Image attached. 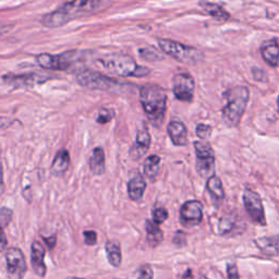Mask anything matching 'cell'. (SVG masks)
<instances>
[{
    "mask_svg": "<svg viewBox=\"0 0 279 279\" xmlns=\"http://www.w3.org/2000/svg\"><path fill=\"white\" fill-rule=\"evenodd\" d=\"M110 5L111 3L100 2V0H75V2L64 3L56 10L45 14L42 23L46 27H59L82 15L105 10Z\"/></svg>",
    "mask_w": 279,
    "mask_h": 279,
    "instance_id": "obj_1",
    "label": "cell"
},
{
    "mask_svg": "<svg viewBox=\"0 0 279 279\" xmlns=\"http://www.w3.org/2000/svg\"><path fill=\"white\" fill-rule=\"evenodd\" d=\"M140 102L152 125L157 128L160 127L167 108V92L165 89L156 84L144 85L140 90Z\"/></svg>",
    "mask_w": 279,
    "mask_h": 279,
    "instance_id": "obj_2",
    "label": "cell"
},
{
    "mask_svg": "<svg viewBox=\"0 0 279 279\" xmlns=\"http://www.w3.org/2000/svg\"><path fill=\"white\" fill-rule=\"evenodd\" d=\"M226 104L222 107V120L228 127H237L241 121L250 99V91L243 85L231 88L225 92Z\"/></svg>",
    "mask_w": 279,
    "mask_h": 279,
    "instance_id": "obj_3",
    "label": "cell"
},
{
    "mask_svg": "<svg viewBox=\"0 0 279 279\" xmlns=\"http://www.w3.org/2000/svg\"><path fill=\"white\" fill-rule=\"evenodd\" d=\"M99 63L109 73L122 77H141L151 73V69L138 66L132 57L125 53H110L100 58Z\"/></svg>",
    "mask_w": 279,
    "mask_h": 279,
    "instance_id": "obj_4",
    "label": "cell"
},
{
    "mask_svg": "<svg viewBox=\"0 0 279 279\" xmlns=\"http://www.w3.org/2000/svg\"><path fill=\"white\" fill-rule=\"evenodd\" d=\"M76 81L83 88L90 90H100L106 92H118L126 88L125 83L111 79L94 70H83L76 75Z\"/></svg>",
    "mask_w": 279,
    "mask_h": 279,
    "instance_id": "obj_5",
    "label": "cell"
},
{
    "mask_svg": "<svg viewBox=\"0 0 279 279\" xmlns=\"http://www.w3.org/2000/svg\"><path fill=\"white\" fill-rule=\"evenodd\" d=\"M158 45L166 55H169L183 64H196L204 58L203 51L199 50L196 47L183 45L179 42L159 38Z\"/></svg>",
    "mask_w": 279,
    "mask_h": 279,
    "instance_id": "obj_6",
    "label": "cell"
},
{
    "mask_svg": "<svg viewBox=\"0 0 279 279\" xmlns=\"http://www.w3.org/2000/svg\"><path fill=\"white\" fill-rule=\"evenodd\" d=\"M197 156V172L202 178L215 176V153L209 143L196 141L193 143Z\"/></svg>",
    "mask_w": 279,
    "mask_h": 279,
    "instance_id": "obj_7",
    "label": "cell"
},
{
    "mask_svg": "<svg viewBox=\"0 0 279 279\" xmlns=\"http://www.w3.org/2000/svg\"><path fill=\"white\" fill-rule=\"evenodd\" d=\"M77 56H79V53L74 50L60 53V55L40 53L36 56V63L44 69L66 71L74 65Z\"/></svg>",
    "mask_w": 279,
    "mask_h": 279,
    "instance_id": "obj_8",
    "label": "cell"
},
{
    "mask_svg": "<svg viewBox=\"0 0 279 279\" xmlns=\"http://www.w3.org/2000/svg\"><path fill=\"white\" fill-rule=\"evenodd\" d=\"M243 205L245 211L250 218L261 226H266V217L264 206H263L262 198L258 192H255L251 189H245L243 191Z\"/></svg>",
    "mask_w": 279,
    "mask_h": 279,
    "instance_id": "obj_9",
    "label": "cell"
},
{
    "mask_svg": "<svg viewBox=\"0 0 279 279\" xmlns=\"http://www.w3.org/2000/svg\"><path fill=\"white\" fill-rule=\"evenodd\" d=\"M8 279H23L26 273V261L19 247H10L6 252Z\"/></svg>",
    "mask_w": 279,
    "mask_h": 279,
    "instance_id": "obj_10",
    "label": "cell"
},
{
    "mask_svg": "<svg viewBox=\"0 0 279 279\" xmlns=\"http://www.w3.org/2000/svg\"><path fill=\"white\" fill-rule=\"evenodd\" d=\"M196 83L189 73H178L173 80V92L177 99L182 102H191L194 95Z\"/></svg>",
    "mask_w": 279,
    "mask_h": 279,
    "instance_id": "obj_11",
    "label": "cell"
},
{
    "mask_svg": "<svg viewBox=\"0 0 279 279\" xmlns=\"http://www.w3.org/2000/svg\"><path fill=\"white\" fill-rule=\"evenodd\" d=\"M203 204L200 201L193 200L185 202L180 209V221L184 227H194L202 221Z\"/></svg>",
    "mask_w": 279,
    "mask_h": 279,
    "instance_id": "obj_12",
    "label": "cell"
},
{
    "mask_svg": "<svg viewBox=\"0 0 279 279\" xmlns=\"http://www.w3.org/2000/svg\"><path fill=\"white\" fill-rule=\"evenodd\" d=\"M49 80V75L42 74V73H25V74H18V75H6L4 76V81L8 84L13 85L15 88H23V87H34V85L41 84L45 81Z\"/></svg>",
    "mask_w": 279,
    "mask_h": 279,
    "instance_id": "obj_13",
    "label": "cell"
},
{
    "mask_svg": "<svg viewBox=\"0 0 279 279\" xmlns=\"http://www.w3.org/2000/svg\"><path fill=\"white\" fill-rule=\"evenodd\" d=\"M151 135L149 130L146 129V127H143L142 129H140L137 131L136 134V140L134 144L131 146L130 149V157L132 160H138L140 158H142L144 155L147 153V151L150 150L151 146Z\"/></svg>",
    "mask_w": 279,
    "mask_h": 279,
    "instance_id": "obj_14",
    "label": "cell"
},
{
    "mask_svg": "<svg viewBox=\"0 0 279 279\" xmlns=\"http://www.w3.org/2000/svg\"><path fill=\"white\" fill-rule=\"evenodd\" d=\"M31 262L35 274L40 277H45L47 267L45 265V249L41 242L34 241L31 246Z\"/></svg>",
    "mask_w": 279,
    "mask_h": 279,
    "instance_id": "obj_15",
    "label": "cell"
},
{
    "mask_svg": "<svg viewBox=\"0 0 279 279\" xmlns=\"http://www.w3.org/2000/svg\"><path fill=\"white\" fill-rule=\"evenodd\" d=\"M168 135L176 146H184L188 143V129L181 121L173 120L167 126Z\"/></svg>",
    "mask_w": 279,
    "mask_h": 279,
    "instance_id": "obj_16",
    "label": "cell"
},
{
    "mask_svg": "<svg viewBox=\"0 0 279 279\" xmlns=\"http://www.w3.org/2000/svg\"><path fill=\"white\" fill-rule=\"evenodd\" d=\"M255 244L263 254L268 257H279V235L259 238L255 240Z\"/></svg>",
    "mask_w": 279,
    "mask_h": 279,
    "instance_id": "obj_17",
    "label": "cell"
},
{
    "mask_svg": "<svg viewBox=\"0 0 279 279\" xmlns=\"http://www.w3.org/2000/svg\"><path fill=\"white\" fill-rule=\"evenodd\" d=\"M262 58L270 67H277L279 64V45L276 41H267L261 47Z\"/></svg>",
    "mask_w": 279,
    "mask_h": 279,
    "instance_id": "obj_18",
    "label": "cell"
},
{
    "mask_svg": "<svg viewBox=\"0 0 279 279\" xmlns=\"http://www.w3.org/2000/svg\"><path fill=\"white\" fill-rule=\"evenodd\" d=\"M89 166L93 175L102 176L106 170V162H105V152L102 147H95L92 152V155L89 160Z\"/></svg>",
    "mask_w": 279,
    "mask_h": 279,
    "instance_id": "obj_19",
    "label": "cell"
},
{
    "mask_svg": "<svg viewBox=\"0 0 279 279\" xmlns=\"http://www.w3.org/2000/svg\"><path fill=\"white\" fill-rule=\"evenodd\" d=\"M146 189V182L142 175L136 174L128 183V193L132 201L140 202L143 199L144 192Z\"/></svg>",
    "mask_w": 279,
    "mask_h": 279,
    "instance_id": "obj_20",
    "label": "cell"
},
{
    "mask_svg": "<svg viewBox=\"0 0 279 279\" xmlns=\"http://www.w3.org/2000/svg\"><path fill=\"white\" fill-rule=\"evenodd\" d=\"M70 166V155L66 149H61L56 154L51 164V173L55 176H63Z\"/></svg>",
    "mask_w": 279,
    "mask_h": 279,
    "instance_id": "obj_21",
    "label": "cell"
},
{
    "mask_svg": "<svg viewBox=\"0 0 279 279\" xmlns=\"http://www.w3.org/2000/svg\"><path fill=\"white\" fill-rule=\"evenodd\" d=\"M145 230L147 243L150 244L151 247H156L162 242L164 234H162V230L159 228L157 224H155L153 220L147 219L145 221Z\"/></svg>",
    "mask_w": 279,
    "mask_h": 279,
    "instance_id": "obj_22",
    "label": "cell"
},
{
    "mask_svg": "<svg viewBox=\"0 0 279 279\" xmlns=\"http://www.w3.org/2000/svg\"><path fill=\"white\" fill-rule=\"evenodd\" d=\"M206 190L211 196L212 200L216 203H221L225 199V191L220 178L217 176H213L207 179Z\"/></svg>",
    "mask_w": 279,
    "mask_h": 279,
    "instance_id": "obj_23",
    "label": "cell"
},
{
    "mask_svg": "<svg viewBox=\"0 0 279 279\" xmlns=\"http://www.w3.org/2000/svg\"><path fill=\"white\" fill-rule=\"evenodd\" d=\"M199 6L202 8V9L208 13L211 17L218 21H228L230 18L229 12H227L224 8L215 3H208V2H200Z\"/></svg>",
    "mask_w": 279,
    "mask_h": 279,
    "instance_id": "obj_24",
    "label": "cell"
},
{
    "mask_svg": "<svg viewBox=\"0 0 279 279\" xmlns=\"http://www.w3.org/2000/svg\"><path fill=\"white\" fill-rule=\"evenodd\" d=\"M108 262L114 267H119L122 262V253L120 243L117 241H107L105 245Z\"/></svg>",
    "mask_w": 279,
    "mask_h": 279,
    "instance_id": "obj_25",
    "label": "cell"
},
{
    "mask_svg": "<svg viewBox=\"0 0 279 279\" xmlns=\"http://www.w3.org/2000/svg\"><path fill=\"white\" fill-rule=\"evenodd\" d=\"M159 165H160V157L158 156V155H151V156L146 157L143 164L144 175L147 178H150V179H154V178L158 175Z\"/></svg>",
    "mask_w": 279,
    "mask_h": 279,
    "instance_id": "obj_26",
    "label": "cell"
},
{
    "mask_svg": "<svg viewBox=\"0 0 279 279\" xmlns=\"http://www.w3.org/2000/svg\"><path fill=\"white\" fill-rule=\"evenodd\" d=\"M237 226V215L235 213H229L222 216L218 222V234L226 236L235 229Z\"/></svg>",
    "mask_w": 279,
    "mask_h": 279,
    "instance_id": "obj_27",
    "label": "cell"
},
{
    "mask_svg": "<svg viewBox=\"0 0 279 279\" xmlns=\"http://www.w3.org/2000/svg\"><path fill=\"white\" fill-rule=\"evenodd\" d=\"M140 57L143 58L146 61H159L164 59V56L161 53L153 47H144L138 49Z\"/></svg>",
    "mask_w": 279,
    "mask_h": 279,
    "instance_id": "obj_28",
    "label": "cell"
},
{
    "mask_svg": "<svg viewBox=\"0 0 279 279\" xmlns=\"http://www.w3.org/2000/svg\"><path fill=\"white\" fill-rule=\"evenodd\" d=\"M152 215H153V221L157 225L162 224L168 218V212L164 207H156L155 209H153Z\"/></svg>",
    "mask_w": 279,
    "mask_h": 279,
    "instance_id": "obj_29",
    "label": "cell"
},
{
    "mask_svg": "<svg viewBox=\"0 0 279 279\" xmlns=\"http://www.w3.org/2000/svg\"><path fill=\"white\" fill-rule=\"evenodd\" d=\"M13 212L10 208L3 207L0 208V227L6 228L8 225H9L12 220Z\"/></svg>",
    "mask_w": 279,
    "mask_h": 279,
    "instance_id": "obj_30",
    "label": "cell"
},
{
    "mask_svg": "<svg viewBox=\"0 0 279 279\" xmlns=\"http://www.w3.org/2000/svg\"><path fill=\"white\" fill-rule=\"evenodd\" d=\"M212 127L208 126V125H205V123H200V125H198L197 127V130H196V133L198 135L199 138H201V141L202 140H207L209 136L212 135Z\"/></svg>",
    "mask_w": 279,
    "mask_h": 279,
    "instance_id": "obj_31",
    "label": "cell"
},
{
    "mask_svg": "<svg viewBox=\"0 0 279 279\" xmlns=\"http://www.w3.org/2000/svg\"><path fill=\"white\" fill-rule=\"evenodd\" d=\"M113 117H114V114L111 110L103 108V109H100L96 121L100 123V125H106V123H108L113 119Z\"/></svg>",
    "mask_w": 279,
    "mask_h": 279,
    "instance_id": "obj_32",
    "label": "cell"
},
{
    "mask_svg": "<svg viewBox=\"0 0 279 279\" xmlns=\"http://www.w3.org/2000/svg\"><path fill=\"white\" fill-rule=\"evenodd\" d=\"M153 278H154V272L151 265L145 264L140 267L137 279H153Z\"/></svg>",
    "mask_w": 279,
    "mask_h": 279,
    "instance_id": "obj_33",
    "label": "cell"
},
{
    "mask_svg": "<svg viewBox=\"0 0 279 279\" xmlns=\"http://www.w3.org/2000/svg\"><path fill=\"white\" fill-rule=\"evenodd\" d=\"M84 243L87 245H95L97 242V234L94 230H85L83 232Z\"/></svg>",
    "mask_w": 279,
    "mask_h": 279,
    "instance_id": "obj_34",
    "label": "cell"
},
{
    "mask_svg": "<svg viewBox=\"0 0 279 279\" xmlns=\"http://www.w3.org/2000/svg\"><path fill=\"white\" fill-rule=\"evenodd\" d=\"M252 74L254 79L259 82H267V74L263 69H260L258 67L252 68Z\"/></svg>",
    "mask_w": 279,
    "mask_h": 279,
    "instance_id": "obj_35",
    "label": "cell"
},
{
    "mask_svg": "<svg viewBox=\"0 0 279 279\" xmlns=\"http://www.w3.org/2000/svg\"><path fill=\"white\" fill-rule=\"evenodd\" d=\"M174 243L177 245V246H183L185 245V243H187V237H185V234L180 230H178L176 234H175V237H174Z\"/></svg>",
    "mask_w": 279,
    "mask_h": 279,
    "instance_id": "obj_36",
    "label": "cell"
},
{
    "mask_svg": "<svg viewBox=\"0 0 279 279\" xmlns=\"http://www.w3.org/2000/svg\"><path fill=\"white\" fill-rule=\"evenodd\" d=\"M227 275L228 279H240L238 267L235 263H229V264H227Z\"/></svg>",
    "mask_w": 279,
    "mask_h": 279,
    "instance_id": "obj_37",
    "label": "cell"
},
{
    "mask_svg": "<svg viewBox=\"0 0 279 279\" xmlns=\"http://www.w3.org/2000/svg\"><path fill=\"white\" fill-rule=\"evenodd\" d=\"M43 240L45 241L46 245L48 246L49 250H52L53 247H55L56 244H57V236L56 235H52L51 237H48V238L43 237Z\"/></svg>",
    "mask_w": 279,
    "mask_h": 279,
    "instance_id": "obj_38",
    "label": "cell"
},
{
    "mask_svg": "<svg viewBox=\"0 0 279 279\" xmlns=\"http://www.w3.org/2000/svg\"><path fill=\"white\" fill-rule=\"evenodd\" d=\"M8 244V240H7V236L4 231V228L0 227V252L5 251V249L7 247Z\"/></svg>",
    "mask_w": 279,
    "mask_h": 279,
    "instance_id": "obj_39",
    "label": "cell"
},
{
    "mask_svg": "<svg viewBox=\"0 0 279 279\" xmlns=\"http://www.w3.org/2000/svg\"><path fill=\"white\" fill-rule=\"evenodd\" d=\"M5 192V182H4V170H3V165L0 162V197L4 194Z\"/></svg>",
    "mask_w": 279,
    "mask_h": 279,
    "instance_id": "obj_40",
    "label": "cell"
},
{
    "mask_svg": "<svg viewBox=\"0 0 279 279\" xmlns=\"http://www.w3.org/2000/svg\"><path fill=\"white\" fill-rule=\"evenodd\" d=\"M12 123L11 120H9L8 118H4V117H0V130L3 129H7L8 127H9Z\"/></svg>",
    "mask_w": 279,
    "mask_h": 279,
    "instance_id": "obj_41",
    "label": "cell"
},
{
    "mask_svg": "<svg viewBox=\"0 0 279 279\" xmlns=\"http://www.w3.org/2000/svg\"><path fill=\"white\" fill-rule=\"evenodd\" d=\"M11 29V25H5V24H0V35L7 33L8 31Z\"/></svg>",
    "mask_w": 279,
    "mask_h": 279,
    "instance_id": "obj_42",
    "label": "cell"
},
{
    "mask_svg": "<svg viewBox=\"0 0 279 279\" xmlns=\"http://www.w3.org/2000/svg\"><path fill=\"white\" fill-rule=\"evenodd\" d=\"M193 276H192V272H191V269H188L187 272H185L182 276V279H192Z\"/></svg>",
    "mask_w": 279,
    "mask_h": 279,
    "instance_id": "obj_43",
    "label": "cell"
},
{
    "mask_svg": "<svg viewBox=\"0 0 279 279\" xmlns=\"http://www.w3.org/2000/svg\"><path fill=\"white\" fill-rule=\"evenodd\" d=\"M277 106H278V113H279V95H278V98H277Z\"/></svg>",
    "mask_w": 279,
    "mask_h": 279,
    "instance_id": "obj_44",
    "label": "cell"
},
{
    "mask_svg": "<svg viewBox=\"0 0 279 279\" xmlns=\"http://www.w3.org/2000/svg\"><path fill=\"white\" fill-rule=\"evenodd\" d=\"M67 279H82V278H77V277H68Z\"/></svg>",
    "mask_w": 279,
    "mask_h": 279,
    "instance_id": "obj_45",
    "label": "cell"
},
{
    "mask_svg": "<svg viewBox=\"0 0 279 279\" xmlns=\"http://www.w3.org/2000/svg\"><path fill=\"white\" fill-rule=\"evenodd\" d=\"M201 279H208V278H206V277H204V276H203V277H201Z\"/></svg>",
    "mask_w": 279,
    "mask_h": 279,
    "instance_id": "obj_46",
    "label": "cell"
}]
</instances>
